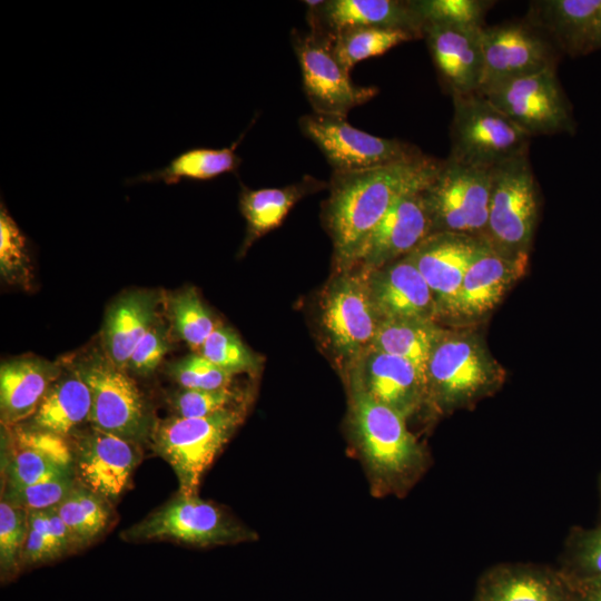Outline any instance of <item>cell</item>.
<instances>
[{
  "instance_id": "cell-4",
  "label": "cell",
  "mask_w": 601,
  "mask_h": 601,
  "mask_svg": "<svg viewBox=\"0 0 601 601\" xmlns=\"http://www.w3.org/2000/svg\"><path fill=\"white\" fill-rule=\"evenodd\" d=\"M245 417V405L204 417H169L155 423L154 451L178 479L179 493L197 495L201 477Z\"/></svg>"
},
{
  "instance_id": "cell-19",
  "label": "cell",
  "mask_w": 601,
  "mask_h": 601,
  "mask_svg": "<svg viewBox=\"0 0 601 601\" xmlns=\"http://www.w3.org/2000/svg\"><path fill=\"white\" fill-rule=\"evenodd\" d=\"M529 255H511L481 238L465 273L456 304L454 321H477L493 311L524 276Z\"/></svg>"
},
{
  "instance_id": "cell-18",
  "label": "cell",
  "mask_w": 601,
  "mask_h": 601,
  "mask_svg": "<svg viewBox=\"0 0 601 601\" xmlns=\"http://www.w3.org/2000/svg\"><path fill=\"white\" fill-rule=\"evenodd\" d=\"M349 383L405 420L427 406L426 381L420 371L402 357L371 347L352 364Z\"/></svg>"
},
{
  "instance_id": "cell-10",
  "label": "cell",
  "mask_w": 601,
  "mask_h": 601,
  "mask_svg": "<svg viewBox=\"0 0 601 601\" xmlns=\"http://www.w3.org/2000/svg\"><path fill=\"white\" fill-rule=\"evenodd\" d=\"M90 390L91 426L139 444L150 437L148 405L135 382L108 357L96 356L79 366Z\"/></svg>"
},
{
  "instance_id": "cell-43",
  "label": "cell",
  "mask_w": 601,
  "mask_h": 601,
  "mask_svg": "<svg viewBox=\"0 0 601 601\" xmlns=\"http://www.w3.org/2000/svg\"><path fill=\"white\" fill-rule=\"evenodd\" d=\"M168 349L166 331L162 325L155 323L134 348L126 370L148 375L156 370Z\"/></svg>"
},
{
  "instance_id": "cell-38",
  "label": "cell",
  "mask_w": 601,
  "mask_h": 601,
  "mask_svg": "<svg viewBox=\"0 0 601 601\" xmlns=\"http://www.w3.org/2000/svg\"><path fill=\"white\" fill-rule=\"evenodd\" d=\"M425 23L455 27H484V17L494 1L486 0H413Z\"/></svg>"
},
{
  "instance_id": "cell-36",
  "label": "cell",
  "mask_w": 601,
  "mask_h": 601,
  "mask_svg": "<svg viewBox=\"0 0 601 601\" xmlns=\"http://www.w3.org/2000/svg\"><path fill=\"white\" fill-rule=\"evenodd\" d=\"M169 311L178 335L198 351L217 326L194 288L173 296Z\"/></svg>"
},
{
  "instance_id": "cell-44",
  "label": "cell",
  "mask_w": 601,
  "mask_h": 601,
  "mask_svg": "<svg viewBox=\"0 0 601 601\" xmlns=\"http://www.w3.org/2000/svg\"><path fill=\"white\" fill-rule=\"evenodd\" d=\"M61 558V554L42 531L29 526L22 552V565H36Z\"/></svg>"
},
{
  "instance_id": "cell-16",
  "label": "cell",
  "mask_w": 601,
  "mask_h": 601,
  "mask_svg": "<svg viewBox=\"0 0 601 601\" xmlns=\"http://www.w3.org/2000/svg\"><path fill=\"white\" fill-rule=\"evenodd\" d=\"M424 190L411 193L392 206L361 243L347 268L377 269L408 255L433 233Z\"/></svg>"
},
{
  "instance_id": "cell-12",
  "label": "cell",
  "mask_w": 601,
  "mask_h": 601,
  "mask_svg": "<svg viewBox=\"0 0 601 601\" xmlns=\"http://www.w3.org/2000/svg\"><path fill=\"white\" fill-rule=\"evenodd\" d=\"M299 129L326 158L333 171H356L412 158L422 151L408 142L383 138L353 127L346 117L305 115Z\"/></svg>"
},
{
  "instance_id": "cell-27",
  "label": "cell",
  "mask_w": 601,
  "mask_h": 601,
  "mask_svg": "<svg viewBox=\"0 0 601 601\" xmlns=\"http://www.w3.org/2000/svg\"><path fill=\"white\" fill-rule=\"evenodd\" d=\"M91 406L90 390L79 367L61 372L24 425L63 437L75 433L88 421Z\"/></svg>"
},
{
  "instance_id": "cell-33",
  "label": "cell",
  "mask_w": 601,
  "mask_h": 601,
  "mask_svg": "<svg viewBox=\"0 0 601 601\" xmlns=\"http://www.w3.org/2000/svg\"><path fill=\"white\" fill-rule=\"evenodd\" d=\"M2 439L4 486L21 487L53 477L75 475L73 470L58 465L39 451L16 442L7 433Z\"/></svg>"
},
{
  "instance_id": "cell-6",
  "label": "cell",
  "mask_w": 601,
  "mask_h": 601,
  "mask_svg": "<svg viewBox=\"0 0 601 601\" xmlns=\"http://www.w3.org/2000/svg\"><path fill=\"white\" fill-rule=\"evenodd\" d=\"M541 194L529 154L492 170L485 239L511 255H529L539 221Z\"/></svg>"
},
{
  "instance_id": "cell-24",
  "label": "cell",
  "mask_w": 601,
  "mask_h": 601,
  "mask_svg": "<svg viewBox=\"0 0 601 601\" xmlns=\"http://www.w3.org/2000/svg\"><path fill=\"white\" fill-rule=\"evenodd\" d=\"M59 365L38 357H20L0 368V417L4 427L29 420L53 382Z\"/></svg>"
},
{
  "instance_id": "cell-45",
  "label": "cell",
  "mask_w": 601,
  "mask_h": 601,
  "mask_svg": "<svg viewBox=\"0 0 601 601\" xmlns=\"http://www.w3.org/2000/svg\"><path fill=\"white\" fill-rule=\"evenodd\" d=\"M570 582L573 588L574 601H601V580Z\"/></svg>"
},
{
  "instance_id": "cell-17",
  "label": "cell",
  "mask_w": 601,
  "mask_h": 601,
  "mask_svg": "<svg viewBox=\"0 0 601 601\" xmlns=\"http://www.w3.org/2000/svg\"><path fill=\"white\" fill-rule=\"evenodd\" d=\"M480 242L469 235L435 231L408 254L433 294L437 319L454 321L460 289Z\"/></svg>"
},
{
  "instance_id": "cell-47",
  "label": "cell",
  "mask_w": 601,
  "mask_h": 601,
  "mask_svg": "<svg viewBox=\"0 0 601 601\" xmlns=\"http://www.w3.org/2000/svg\"><path fill=\"white\" fill-rule=\"evenodd\" d=\"M599 493H600V501H601V474H600V477H599Z\"/></svg>"
},
{
  "instance_id": "cell-5",
  "label": "cell",
  "mask_w": 601,
  "mask_h": 601,
  "mask_svg": "<svg viewBox=\"0 0 601 601\" xmlns=\"http://www.w3.org/2000/svg\"><path fill=\"white\" fill-rule=\"evenodd\" d=\"M452 98L449 159L491 170L529 154L532 137L481 93L476 91Z\"/></svg>"
},
{
  "instance_id": "cell-11",
  "label": "cell",
  "mask_w": 601,
  "mask_h": 601,
  "mask_svg": "<svg viewBox=\"0 0 601 601\" xmlns=\"http://www.w3.org/2000/svg\"><path fill=\"white\" fill-rule=\"evenodd\" d=\"M292 45L303 78V88L315 114L346 117L378 93L374 86L352 81L336 59L328 35L311 30L292 31Z\"/></svg>"
},
{
  "instance_id": "cell-14",
  "label": "cell",
  "mask_w": 601,
  "mask_h": 601,
  "mask_svg": "<svg viewBox=\"0 0 601 601\" xmlns=\"http://www.w3.org/2000/svg\"><path fill=\"white\" fill-rule=\"evenodd\" d=\"M482 45L484 71L479 90L556 68L559 50L542 31L526 21L483 27Z\"/></svg>"
},
{
  "instance_id": "cell-46",
  "label": "cell",
  "mask_w": 601,
  "mask_h": 601,
  "mask_svg": "<svg viewBox=\"0 0 601 601\" xmlns=\"http://www.w3.org/2000/svg\"><path fill=\"white\" fill-rule=\"evenodd\" d=\"M599 49H601V4L594 14L589 39V51Z\"/></svg>"
},
{
  "instance_id": "cell-8",
  "label": "cell",
  "mask_w": 601,
  "mask_h": 601,
  "mask_svg": "<svg viewBox=\"0 0 601 601\" xmlns=\"http://www.w3.org/2000/svg\"><path fill=\"white\" fill-rule=\"evenodd\" d=\"M492 170L449 158L424 190L433 233L449 231L484 238L487 225Z\"/></svg>"
},
{
  "instance_id": "cell-41",
  "label": "cell",
  "mask_w": 601,
  "mask_h": 601,
  "mask_svg": "<svg viewBox=\"0 0 601 601\" xmlns=\"http://www.w3.org/2000/svg\"><path fill=\"white\" fill-rule=\"evenodd\" d=\"M238 393L230 387L218 390L181 388L170 398L178 417H204L219 411L238 406Z\"/></svg>"
},
{
  "instance_id": "cell-1",
  "label": "cell",
  "mask_w": 601,
  "mask_h": 601,
  "mask_svg": "<svg viewBox=\"0 0 601 601\" xmlns=\"http://www.w3.org/2000/svg\"><path fill=\"white\" fill-rule=\"evenodd\" d=\"M442 164L443 160L421 152L376 168L333 171L324 219L336 258L344 268L392 206L411 193L426 189Z\"/></svg>"
},
{
  "instance_id": "cell-35",
  "label": "cell",
  "mask_w": 601,
  "mask_h": 601,
  "mask_svg": "<svg viewBox=\"0 0 601 601\" xmlns=\"http://www.w3.org/2000/svg\"><path fill=\"white\" fill-rule=\"evenodd\" d=\"M32 267L28 242L3 201L0 209V273L12 285L27 289L32 282Z\"/></svg>"
},
{
  "instance_id": "cell-32",
  "label": "cell",
  "mask_w": 601,
  "mask_h": 601,
  "mask_svg": "<svg viewBox=\"0 0 601 601\" xmlns=\"http://www.w3.org/2000/svg\"><path fill=\"white\" fill-rule=\"evenodd\" d=\"M338 62L351 72L362 60L381 56L401 43L417 38L405 30L386 28H353L328 35Z\"/></svg>"
},
{
  "instance_id": "cell-21",
  "label": "cell",
  "mask_w": 601,
  "mask_h": 601,
  "mask_svg": "<svg viewBox=\"0 0 601 601\" xmlns=\"http://www.w3.org/2000/svg\"><path fill=\"white\" fill-rule=\"evenodd\" d=\"M365 273L381 321H439L433 294L410 255Z\"/></svg>"
},
{
  "instance_id": "cell-28",
  "label": "cell",
  "mask_w": 601,
  "mask_h": 601,
  "mask_svg": "<svg viewBox=\"0 0 601 601\" xmlns=\"http://www.w3.org/2000/svg\"><path fill=\"white\" fill-rule=\"evenodd\" d=\"M328 187L312 176L280 188L249 189L242 186L239 208L247 224L245 245L278 227L305 195Z\"/></svg>"
},
{
  "instance_id": "cell-40",
  "label": "cell",
  "mask_w": 601,
  "mask_h": 601,
  "mask_svg": "<svg viewBox=\"0 0 601 601\" xmlns=\"http://www.w3.org/2000/svg\"><path fill=\"white\" fill-rule=\"evenodd\" d=\"M76 483L75 475H67L21 487L4 486L1 500L27 511L46 510L57 506Z\"/></svg>"
},
{
  "instance_id": "cell-23",
  "label": "cell",
  "mask_w": 601,
  "mask_h": 601,
  "mask_svg": "<svg viewBox=\"0 0 601 601\" xmlns=\"http://www.w3.org/2000/svg\"><path fill=\"white\" fill-rule=\"evenodd\" d=\"M475 601H574V594L560 569L500 564L482 575Z\"/></svg>"
},
{
  "instance_id": "cell-13",
  "label": "cell",
  "mask_w": 601,
  "mask_h": 601,
  "mask_svg": "<svg viewBox=\"0 0 601 601\" xmlns=\"http://www.w3.org/2000/svg\"><path fill=\"white\" fill-rule=\"evenodd\" d=\"M322 321L333 348L351 365L371 347L381 318L364 270L348 268L329 284Z\"/></svg>"
},
{
  "instance_id": "cell-25",
  "label": "cell",
  "mask_w": 601,
  "mask_h": 601,
  "mask_svg": "<svg viewBox=\"0 0 601 601\" xmlns=\"http://www.w3.org/2000/svg\"><path fill=\"white\" fill-rule=\"evenodd\" d=\"M601 0L531 1L525 21L542 31L556 47L571 57L590 53L592 22Z\"/></svg>"
},
{
  "instance_id": "cell-20",
  "label": "cell",
  "mask_w": 601,
  "mask_h": 601,
  "mask_svg": "<svg viewBox=\"0 0 601 601\" xmlns=\"http://www.w3.org/2000/svg\"><path fill=\"white\" fill-rule=\"evenodd\" d=\"M482 29L425 23V39L444 88L452 95L476 92L482 83Z\"/></svg>"
},
{
  "instance_id": "cell-22",
  "label": "cell",
  "mask_w": 601,
  "mask_h": 601,
  "mask_svg": "<svg viewBox=\"0 0 601 601\" xmlns=\"http://www.w3.org/2000/svg\"><path fill=\"white\" fill-rule=\"evenodd\" d=\"M311 30L335 35L353 28L400 29L423 38L424 21L412 1L327 0L308 9Z\"/></svg>"
},
{
  "instance_id": "cell-2",
  "label": "cell",
  "mask_w": 601,
  "mask_h": 601,
  "mask_svg": "<svg viewBox=\"0 0 601 601\" xmlns=\"http://www.w3.org/2000/svg\"><path fill=\"white\" fill-rule=\"evenodd\" d=\"M349 427L375 495L402 496L427 470L428 455L406 420L355 387H351Z\"/></svg>"
},
{
  "instance_id": "cell-7",
  "label": "cell",
  "mask_w": 601,
  "mask_h": 601,
  "mask_svg": "<svg viewBox=\"0 0 601 601\" xmlns=\"http://www.w3.org/2000/svg\"><path fill=\"white\" fill-rule=\"evenodd\" d=\"M131 542L171 540L197 546L254 541L256 533L198 495L178 494L122 533Z\"/></svg>"
},
{
  "instance_id": "cell-42",
  "label": "cell",
  "mask_w": 601,
  "mask_h": 601,
  "mask_svg": "<svg viewBox=\"0 0 601 601\" xmlns=\"http://www.w3.org/2000/svg\"><path fill=\"white\" fill-rule=\"evenodd\" d=\"M181 388L218 390L229 387L234 374L211 363L200 354L187 356L169 370Z\"/></svg>"
},
{
  "instance_id": "cell-37",
  "label": "cell",
  "mask_w": 601,
  "mask_h": 601,
  "mask_svg": "<svg viewBox=\"0 0 601 601\" xmlns=\"http://www.w3.org/2000/svg\"><path fill=\"white\" fill-rule=\"evenodd\" d=\"M28 530V511L1 500L0 569L3 581L16 577L22 568V552Z\"/></svg>"
},
{
  "instance_id": "cell-31",
  "label": "cell",
  "mask_w": 601,
  "mask_h": 601,
  "mask_svg": "<svg viewBox=\"0 0 601 601\" xmlns=\"http://www.w3.org/2000/svg\"><path fill=\"white\" fill-rule=\"evenodd\" d=\"M111 503L77 481L56 506L78 549L98 539L111 522Z\"/></svg>"
},
{
  "instance_id": "cell-29",
  "label": "cell",
  "mask_w": 601,
  "mask_h": 601,
  "mask_svg": "<svg viewBox=\"0 0 601 601\" xmlns=\"http://www.w3.org/2000/svg\"><path fill=\"white\" fill-rule=\"evenodd\" d=\"M444 331L435 321L383 319L371 348L411 362L425 378L431 352Z\"/></svg>"
},
{
  "instance_id": "cell-3",
  "label": "cell",
  "mask_w": 601,
  "mask_h": 601,
  "mask_svg": "<svg viewBox=\"0 0 601 601\" xmlns=\"http://www.w3.org/2000/svg\"><path fill=\"white\" fill-rule=\"evenodd\" d=\"M425 380L427 406L444 414L497 391L505 372L479 334L445 329L431 352Z\"/></svg>"
},
{
  "instance_id": "cell-30",
  "label": "cell",
  "mask_w": 601,
  "mask_h": 601,
  "mask_svg": "<svg viewBox=\"0 0 601 601\" xmlns=\"http://www.w3.org/2000/svg\"><path fill=\"white\" fill-rule=\"evenodd\" d=\"M240 140V139H239ZM238 141L225 148H191L176 156L166 167L141 174L131 183L164 181L178 184L183 179L209 180L227 173H236L242 159L236 154Z\"/></svg>"
},
{
  "instance_id": "cell-9",
  "label": "cell",
  "mask_w": 601,
  "mask_h": 601,
  "mask_svg": "<svg viewBox=\"0 0 601 601\" xmlns=\"http://www.w3.org/2000/svg\"><path fill=\"white\" fill-rule=\"evenodd\" d=\"M477 92L532 138L574 131L571 106L556 68L510 79Z\"/></svg>"
},
{
  "instance_id": "cell-26",
  "label": "cell",
  "mask_w": 601,
  "mask_h": 601,
  "mask_svg": "<svg viewBox=\"0 0 601 601\" xmlns=\"http://www.w3.org/2000/svg\"><path fill=\"white\" fill-rule=\"evenodd\" d=\"M159 297L154 292L137 290L119 298L110 307L104 341L107 357L119 368L127 362L142 336L156 323Z\"/></svg>"
},
{
  "instance_id": "cell-34",
  "label": "cell",
  "mask_w": 601,
  "mask_h": 601,
  "mask_svg": "<svg viewBox=\"0 0 601 601\" xmlns=\"http://www.w3.org/2000/svg\"><path fill=\"white\" fill-rule=\"evenodd\" d=\"M561 572L570 581L601 580V522L572 530L565 541Z\"/></svg>"
},
{
  "instance_id": "cell-15",
  "label": "cell",
  "mask_w": 601,
  "mask_h": 601,
  "mask_svg": "<svg viewBox=\"0 0 601 601\" xmlns=\"http://www.w3.org/2000/svg\"><path fill=\"white\" fill-rule=\"evenodd\" d=\"M70 443L77 481L110 503L117 501L140 461L138 444L93 426L73 433Z\"/></svg>"
},
{
  "instance_id": "cell-39",
  "label": "cell",
  "mask_w": 601,
  "mask_h": 601,
  "mask_svg": "<svg viewBox=\"0 0 601 601\" xmlns=\"http://www.w3.org/2000/svg\"><path fill=\"white\" fill-rule=\"evenodd\" d=\"M199 354L233 374L254 371L257 366L255 357L238 335L224 326L215 327L201 345Z\"/></svg>"
}]
</instances>
